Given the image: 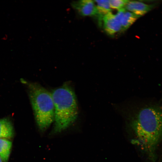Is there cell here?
<instances>
[{
    "mask_svg": "<svg viewBox=\"0 0 162 162\" xmlns=\"http://www.w3.org/2000/svg\"><path fill=\"white\" fill-rule=\"evenodd\" d=\"M2 158L0 157V162H2Z\"/></svg>",
    "mask_w": 162,
    "mask_h": 162,
    "instance_id": "obj_12",
    "label": "cell"
},
{
    "mask_svg": "<svg viewBox=\"0 0 162 162\" xmlns=\"http://www.w3.org/2000/svg\"><path fill=\"white\" fill-rule=\"evenodd\" d=\"M133 116L130 123L137 138L136 142L154 162L156 150L162 139V111L156 107L148 106Z\"/></svg>",
    "mask_w": 162,
    "mask_h": 162,
    "instance_id": "obj_1",
    "label": "cell"
},
{
    "mask_svg": "<svg viewBox=\"0 0 162 162\" xmlns=\"http://www.w3.org/2000/svg\"><path fill=\"white\" fill-rule=\"evenodd\" d=\"M95 3L98 10L97 15L98 17L99 22L101 21L104 16L107 13L111 12L112 9L110 7V0H95Z\"/></svg>",
    "mask_w": 162,
    "mask_h": 162,
    "instance_id": "obj_8",
    "label": "cell"
},
{
    "mask_svg": "<svg viewBox=\"0 0 162 162\" xmlns=\"http://www.w3.org/2000/svg\"><path fill=\"white\" fill-rule=\"evenodd\" d=\"M140 17L141 16L126 10L121 21L122 31L127 29Z\"/></svg>",
    "mask_w": 162,
    "mask_h": 162,
    "instance_id": "obj_10",
    "label": "cell"
},
{
    "mask_svg": "<svg viewBox=\"0 0 162 162\" xmlns=\"http://www.w3.org/2000/svg\"><path fill=\"white\" fill-rule=\"evenodd\" d=\"M12 145V142L9 140L0 138V157L4 162L8 159Z\"/></svg>",
    "mask_w": 162,
    "mask_h": 162,
    "instance_id": "obj_9",
    "label": "cell"
},
{
    "mask_svg": "<svg viewBox=\"0 0 162 162\" xmlns=\"http://www.w3.org/2000/svg\"><path fill=\"white\" fill-rule=\"evenodd\" d=\"M54 105V125L50 135L59 134L68 128L76 120L78 114L76 95L67 82L51 92Z\"/></svg>",
    "mask_w": 162,
    "mask_h": 162,
    "instance_id": "obj_2",
    "label": "cell"
},
{
    "mask_svg": "<svg viewBox=\"0 0 162 162\" xmlns=\"http://www.w3.org/2000/svg\"><path fill=\"white\" fill-rule=\"evenodd\" d=\"M154 5L137 1H129L124 8L126 10L141 16L153 9Z\"/></svg>",
    "mask_w": 162,
    "mask_h": 162,
    "instance_id": "obj_6",
    "label": "cell"
},
{
    "mask_svg": "<svg viewBox=\"0 0 162 162\" xmlns=\"http://www.w3.org/2000/svg\"><path fill=\"white\" fill-rule=\"evenodd\" d=\"M13 135V128L10 121L5 118L0 119V138L10 139Z\"/></svg>",
    "mask_w": 162,
    "mask_h": 162,
    "instance_id": "obj_7",
    "label": "cell"
},
{
    "mask_svg": "<svg viewBox=\"0 0 162 162\" xmlns=\"http://www.w3.org/2000/svg\"><path fill=\"white\" fill-rule=\"evenodd\" d=\"M129 0H111L110 3L111 8L118 10L124 8Z\"/></svg>",
    "mask_w": 162,
    "mask_h": 162,
    "instance_id": "obj_11",
    "label": "cell"
},
{
    "mask_svg": "<svg viewBox=\"0 0 162 162\" xmlns=\"http://www.w3.org/2000/svg\"><path fill=\"white\" fill-rule=\"evenodd\" d=\"M28 88L36 122L40 131L43 133L54 121V105L52 94L37 83L29 84Z\"/></svg>",
    "mask_w": 162,
    "mask_h": 162,
    "instance_id": "obj_3",
    "label": "cell"
},
{
    "mask_svg": "<svg viewBox=\"0 0 162 162\" xmlns=\"http://www.w3.org/2000/svg\"><path fill=\"white\" fill-rule=\"evenodd\" d=\"M72 8L82 16H92L98 14L97 7L94 1H74L71 3Z\"/></svg>",
    "mask_w": 162,
    "mask_h": 162,
    "instance_id": "obj_4",
    "label": "cell"
},
{
    "mask_svg": "<svg viewBox=\"0 0 162 162\" xmlns=\"http://www.w3.org/2000/svg\"><path fill=\"white\" fill-rule=\"evenodd\" d=\"M103 28L106 33L113 35L122 31L121 21L111 12L105 15L102 19Z\"/></svg>",
    "mask_w": 162,
    "mask_h": 162,
    "instance_id": "obj_5",
    "label": "cell"
}]
</instances>
